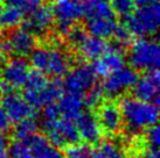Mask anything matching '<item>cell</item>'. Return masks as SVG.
Instances as JSON below:
<instances>
[{"label": "cell", "mask_w": 160, "mask_h": 158, "mask_svg": "<svg viewBox=\"0 0 160 158\" xmlns=\"http://www.w3.org/2000/svg\"><path fill=\"white\" fill-rule=\"evenodd\" d=\"M119 109L123 122L132 134L156 124L159 118V108L156 104L137 98H124L120 101Z\"/></svg>", "instance_id": "obj_1"}, {"label": "cell", "mask_w": 160, "mask_h": 158, "mask_svg": "<svg viewBox=\"0 0 160 158\" xmlns=\"http://www.w3.org/2000/svg\"><path fill=\"white\" fill-rule=\"evenodd\" d=\"M125 26L137 37H146L158 31L160 23V7L158 2L146 6H140L137 11H133L126 16Z\"/></svg>", "instance_id": "obj_2"}, {"label": "cell", "mask_w": 160, "mask_h": 158, "mask_svg": "<svg viewBox=\"0 0 160 158\" xmlns=\"http://www.w3.org/2000/svg\"><path fill=\"white\" fill-rule=\"evenodd\" d=\"M31 64L35 70L54 77H61L69 71L70 59L58 49L35 48L31 53Z\"/></svg>", "instance_id": "obj_3"}, {"label": "cell", "mask_w": 160, "mask_h": 158, "mask_svg": "<svg viewBox=\"0 0 160 158\" xmlns=\"http://www.w3.org/2000/svg\"><path fill=\"white\" fill-rule=\"evenodd\" d=\"M160 48L156 40L145 37L136 41L129 55V62L134 70L152 71L159 67Z\"/></svg>", "instance_id": "obj_4"}, {"label": "cell", "mask_w": 160, "mask_h": 158, "mask_svg": "<svg viewBox=\"0 0 160 158\" xmlns=\"http://www.w3.org/2000/svg\"><path fill=\"white\" fill-rule=\"evenodd\" d=\"M43 130L46 137L50 143L58 148H67L68 145L78 143L81 140L78 130L72 120L68 118H54V120H43Z\"/></svg>", "instance_id": "obj_5"}, {"label": "cell", "mask_w": 160, "mask_h": 158, "mask_svg": "<svg viewBox=\"0 0 160 158\" xmlns=\"http://www.w3.org/2000/svg\"><path fill=\"white\" fill-rule=\"evenodd\" d=\"M52 11L58 31L61 35H67L74 23L83 16V0H55Z\"/></svg>", "instance_id": "obj_6"}, {"label": "cell", "mask_w": 160, "mask_h": 158, "mask_svg": "<svg viewBox=\"0 0 160 158\" xmlns=\"http://www.w3.org/2000/svg\"><path fill=\"white\" fill-rule=\"evenodd\" d=\"M138 75L132 67L123 66L118 70L110 72L103 81L102 91L110 98H115L124 93L126 90L131 88L137 81Z\"/></svg>", "instance_id": "obj_7"}, {"label": "cell", "mask_w": 160, "mask_h": 158, "mask_svg": "<svg viewBox=\"0 0 160 158\" xmlns=\"http://www.w3.org/2000/svg\"><path fill=\"white\" fill-rule=\"evenodd\" d=\"M63 90H64L63 81L60 79V77H55L50 83L48 81V84L42 90L39 91L26 90L23 98L28 102V105L32 106L34 109H39L58 101V98L62 95Z\"/></svg>", "instance_id": "obj_8"}, {"label": "cell", "mask_w": 160, "mask_h": 158, "mask_svg": "<svg viewBox=\"0 0 160 158\" xmlns=\"http://www.w3.org/2000/svg\"><path fill=\"white\" fill-rule=\"evenodd\" d=\"M97 76L90 65H78L70 72H67V77L63 81L64 88L70 92L85 93L96 85Z\"/></svg>", "instance_id": "obj_9"}, {"label": "cell", "mask_w": 160, "mask_h": 158, "mask_svg": "<svg viewBox=\"0 0 160 158\" xmlns=\"http://www.w3.org/2000/svg\"><path fill=\"white\" fill-rule=\"evenodd\" d=\"M1 107L8 115L12 123H18L27 118H34L35 109L28 105L25 98L17 93L8 92L2 94L1 98Z\"/></svg>", "instance_id": "obj_10"}, {"label": "cell", "mask_w": 160, "mask_h": 158, "mask_svg": "<svg viewBox=\"0 0 160 158\" xmlns=\"http://www.w3.org/2000/svg\"><path fill=\"white\" fill-rule=\"evenodd\" d=\"M159 84H160V76L159 71L152 70L147 71V75H145L142 78H138L134 83L133 93L134 98L144 101H152L153 104L159 106Z\"/></svg>", "instance_id": "obj_11"}, {"label": "cell", "mask_w": 160, "mask_h": 158, "mask_svg": "<svg viewBox=\"0 0 160 158\" xmlns=\"http://www.w3.org/2000/svg\"><path fill=\"white\" fill-rule=\"evenodd\" d=\"M53 22L54 14L52 11V6L42 4L34 12H32L29 18L22 20L21 28L35 36L43 35L49 30Z\"/></svg>", "instance_id": "obj_12"}, {"label": "cell", "mask_w": 160, "mask_h": 158, "mask_svg": "<svg viewBox=\"0 0 160 158\" xmlns=\"http://www.w3.org/2000/svg\"><path fill=\"white\" fill-rule=\"evenodd\" d=\"M22 142L29 146L34 158H66L60 148L52 144L45 135L35 132Z\"/></svg>", "instance_id": "obj_13"}, {"label": "cell", "mask_w": 160, "mask_h": 158, "mask_svg": "<svg viewBox=\"0 0 160 158\" xmlns=\"http://www.w3.org/2000/svg\"><path fill=\"white\" fill-rule=\"evenodd\" d=\"M28 72H29L28 62L22 57L12 58L8 63H6L2 66V78L12 87L23 86Z\"/></svg>", "instance_id": "obj_14"}, {"label": "cell", "mask_w": 160, "mask_h": 158, "mask_svg": "<svg viewBox=\"0 0 160 158\" xmlns=\"http://www.w3.org/2000/svg\"><path fill=\"white\" fill-rule=\"evenodd\" d=\"M76 120V128L80 137L87 143H97L102 137V128L99 126L97 118L92 113H81Z\"/></svg>", "instance_id": "obj_15"}, {"label": "cell", "mask_w": 160, "mask_h": 158, "mask_svg": "<svg viewBox=\"0 0 160 158\" xmlns=\"http://www.w3.org/2000/svg\"><path fill=\"white\" fill-rule=\"evenodd\" d=\"M97 120L101 128L109 134L118 132L123 126V118L119 107L111 102L105 104L101 107Z\"/></svg>", "instance_id": "obj_16"}, {"label": "cell", "mask_w": 160, "mask_h": 158, "mask_svg": "<svg viewBox=\"0 0 160 158\" xmlns=\"http://www.w3.org/2000/svg\"><path fill=\"white\" fill-rule=\"evenodd\" d=\"M58 102L56 104L60 110V114L64 118L68 120H75L78 115L83 112L84 108V100L82 93H76L68 91L66 94H63L58 99Z\"/></svg>", "instance_id": "obj_17"}, {"label": "cell", "mask_w": 160, "mask_h": 158, "mask_svg": "<svg viewBox=\"0 0 160 158\" xmlns=\"http://www.w3.org/2000/svg\"><path fill=\"white\" fill-rule=\"evenodd\" d=\"M8 42L12 47V53L19 56H27L36 48V39L28 31L20 29H14L8 37Z\"/></svg>", "instance_id": "obj_18"}, {"label": "cell", "mask_w": 160, "mask_h": 158, "mask_svg": "<svg viewBox=\"0 0 160 158\" xmlns=\"http://www.w3.org/2000/svg\"><path fill=\"white\" fill-rule=\"evenodd\" d=\"M118 23L116 18H93L88 19L87 30L90 35L99 39H109L113 36Z\"/></svg>", "instance_id": "obj_19"}, {"label": "cell", "mask_w": 160, "mask_h": 158, "mask_svg": "<svg viewBox=\"0 0 160 158\" xmlns=\"http://www.w3.org/2000/svg\"><path fill=\"white\" fill-rule=\"evenodd\" d=\"M81 55L87 59L93 61L97 59L108 51V43L104 39H99L96 36H87L85 40L78 45Z\"/></svg>", "instance_id": "obj_20"}, {"label": "cell", "mask_w": 160, "mask_h": 158, "mask_svg": "<svg viewBox=\"0 0 160 158\" xmlns=\"http://www.w3.org/2000/svg\"><path fill=\"white\" fill-rule=\"evenodd\" d=\"M83 16L93 18H115L116 14L109 1L103 0H83Z\"/></svg>", "instance_id": "obj_21"}, {"label": "cell", "mask_w": 160, "mask_h": 158, "mask_svg": "<svg viewBox=\"0 0 160 158\" xmlns=\"http://www.w3.org/2000/svg\"><path fill=\"white\" fill-rule=\"evenodd\" d=\"M22 11L18 7L8 5L7 7L1 8L0 11V28L1 29H11L21 25L23 20Z\"/></svg>", "instance_id": "obj_22"}, {"label": "cell", "mask_w": 160, "mask_h": 158, "mask_svg": "<svg viewBox=\"0 0 160 158\" xmlns=\"http://www.w3.org/2000/svg\"><path fill=\"white\" fill-rule=\"evenodd\" d=\"M93 158H125L123 150L113 142L105 141L93 151Z\"/></svg>", "instance_id": "obj_23"}, {"label": "cell", "mask_w": 160, "mask_h": 158, "mask_svg": "<svg viewBox=\"0 0 160 158\" xmlns=\"http://www.w3.org/2000/svg\"><path fill=\"white\" fill-rule=\"evenodd\" d=\"M38 128L39 126L34 118H27L18 122L15 130H14V136L18 141H25L33 134H35L38 132Z\"/></svg>", "instance_id": "obj_24"}, {"label": "cell", "mask_w": 160, "mask_h": 158, "mask_svg": "<svg viewBox=\"0 0 160 158\" xmlns=\"http://www.w3.org/2000/svg\"><path fill=\"white\" fill-rule=\"evenodd\" d=\"M47 84H48V78L45 76V73L39 70H35L28 72V76H27L23 86L26 90L39 91V90H42L45 87Z\"/></svg>", "instance_id": "obj_25"}, {"label": "cell", "mask_w": 160, "mask_h": 158, "mask_svg": "<svg viewBox=\"0 0 160 158\" xmlns=\"http://www.w3.org/2000/svg\"><path fill=\"white\" fill-rule=\"evenodd\" d=\"M101 59L103 61V63L105 64L107 69L109 70V72H112L115 70H118L120 67H123L125 65V61L123 57V53L113 51L108 49V51L103 56H101Z\"/></svg>", "instance_id": "obj_26"}, {"label": "cell", "mask_w": 160, "mask_h": 158, "mask_svg": "<svg viewBox=\"0 0 160 158\" xmlns=\"http://www.w3.org/2000/svg\"><path fill=\"white\" fill-rule=\"evenodd\" d=\"M93 151L95 150L87 143L83 144H75L68 145L67 151L64 157L66 158H93Z\"/></svg>", "instance_id": "obj_27"}, {"label": "cell", "mask_w": 160, "mask_h": 158, "mask_svg": "<svg viewBox=\"0 0 160 158\" xmlns=\"http://www.w3.org/2000/svg\"><path fill=\"white\" fill-rule=\"evenodd\" d=\"M7 155L8 158H34L29 146L22 141L13 142L9 146Z\"/></svg>", "instance_id": "obj_28"}, {"label": "cell", "mask_w": 160, "mask_h": 158, "mask_svg": "<svg viewBox=\"0 0 160 158\" xmlns=\"http://www.w3.org/2000/svg\"><path fill=\"white\" fill-rule=\"evenodd\" d=\"M111 7L115 14L126 18L134 11V0H111Z\"/></svg>", "instance_id": "obj_29"}, {"label": "cell", "mask_w": 160, "mask_h": 158, "mask_svg": "<svg viewBox=\"0 0 160 158\" xmlns=\"http://www.w3.org/2000/svg\"><path fill=\"white\" fill-rule=\"evenodd\" d=\"M7 5L18 7L22 11L23 13L31 14L34 12L38 7H40L43 4V0H4Z\"/></svg>", "instance_id": "obj_30"}, {"label": "cell", "mask_w": 160, "mask_h": 158, "mask_svg": "<svg viewBox=\"0 0 160 158\" xmlns=\"http://www.w3.org/2000/svg\"><path fill=\"white\" fill-rule=\"evenodd\" d=\"M103 98V91L101 88H97L93 86L91 90L88 91V94L83 98L84 100V107L88 108H95L99 105V102Z\"/></svg>", "instance_id": "obj_31"}, {"label": "cell", "mask_w": 160, "mask_h": 158, "mask_svg": "<svg viewBox=\"0 0 160 158\" xmlns=\"http://www.w3.org/2000/svg\"><path fill=\"white\" fill-rule=\"evenodd\" d=\"M67 36L71 43L76 45V47H78L85 40V37L88 36V33L85 31V29L81 28V27H72L70 31L67 34Z\"/></svg>", "instance_id": "obj_32"}, {"label": "cell", "mask_w": 160, "mask_h": 158, "mask_svg": "<svg viewBox=\"0 0 160 158\" xmlns=\"http://www.w3.org/2000/svg\"><path fill=\"white\" fill-rule=\"evenodd\" d=\"M113 36H115L116 41H118L119 43L124 44V45L130 43V42H131V39H132V34L129 31V29L126 28V26H120V25L117 26L115 33H113Z\"/></svg>", "instance_id": "obj_33"}, {"label": "cell", "mask_w": 160, "mask_h": 158, "mask_svg": "<svg viewBox=\"0 0 160 158\" xmlns=\"http://www.w3.org/2000/svg\"><path fill=\"white\" fill-rule=\"evenodd\" d=\"M160 130L159 127L156 124H153L151 127H148V130H147V142L148 144L151 145V148H158L160 144Z\"/></svg>", "instance_id": "obj_34"}, {"label": "cell", "mask_w": 160, "mask_h": 158, "mask_svg": "<svg viewBox=\"0 0 160 158\" xmlns=\"http://www.w3.org/2000/svg\"><path fill=\"white\" fill-rule=\"evenodd\" d=\"M61 116L60 110H58V105L54 102L50 105L45 106V110H43V120H54Z\"/></svg>", "instance_id": "obj_35"}, {"label": "cell", "mask_w": 160, "mask_h": 158, "mask_svg": "<svg viewBox=\"0 0 160 158\" xmlns=\"http://www.w3.org/2000/svg\"><path fill=\"white\" fill-rule=\"evenodd\" d=\"M11 120H9L8 115L6 114L5 109L0 106V132L5 134L11 128Z\"/></svg>", "instance_id": "obj_36"}, {"label": "cell", "mask_w": 160, "mask_h": 158, "mask_svg": "<svg viewBox=\"0 0 160 158\" xmlns=\"http://www.w3.org/2000/svg\"><path fill=\"white\" fill-rule=\"evenodd\" d=\"M0 53H5V55H8V53H12V47H11V44H9L8 40L0 42Z\"/></svg>", "instance_id": "obj_37"}, {"label": "cell", "mask_w": 160, "mask_h": 158, "mask_svg": "<svg viewBox=\"0 0 160 158\" xmlns=\"http://www.w3.org/2000/svg\"><path fill=\"white\" fill-rule=\"evenodd\" d=\"M12 88L13 87H12L6 80H0V94L12 92Z\"/></svg>", "instance_id": "obj_38"}, {"label": "cell", "mask_w": 160, "mask_h": 158, "mask_svg": "<svg viewBox=\"0 0 160 158\" xmlns=\"http://www.w3.org/2000/svg\"><path fill=\"white\" fill-rule=\"evenodd\" d=\"M144 158H160L158 148H151V149L147 151V154L145 155Z\"/></svg>", "instance_id": "obj_39"}, {"label": "cell", "mask_w": 160, "mask_h": 158, "mask_svg": "<svg viewBox=\"0 0 160 158\" xmlns=\"http://www.w3.org/2000/svg\"><path fill=\"white\" fill-rule=\"evenodd\" d=\"M7 144H8V142H7L6 136L0 132V151H5L7 148Z\"/></svg>", "instance_id": "obj_40"}, {"label": "cell", "mask_w": 160, "mask_h": 158, "mask_svg": "<svg viewBox=\"0 0 160 158\" xmlns=\"http://www.w3.org/2000/svg\"><path fill=\"white\" fill-rule=\"evenodd\" d=\"M159 0H134V4L137 6H146V5H151V4H156Z\"/></svg>", "instance_id": "obj_41"}, {"label": "cell", "mask_w": 160, "mask_h": 158, "mask_svg": "<svg viewBox=\"0 0 160 158\" xmlns=\"http://www.w3.org/2000/svg\"><path fill=\"white\" fill-rule=\"evenodd\" d=\"M1 37H2V31H1V28H0V40H1Z\"/></svg>", "instance_id": "obj_42"}, {"label": "cell", "mask_w": 160, "mask_h": 158, "mask_svg": "<svg viewBox=\"0 0 160 158\" xmlns=\"http://www.w3.org/2000/svg\"><path fill=\"white\" fill-rule=\"evenodd\" d=\"M1 8H2V5H1V2H0V11H1Z\"/></svg>", "instance_id": "obj_43"}, {"label": "cell", "mask_w": 160, "mask_h": 158, "mask_svg": "<svg viewBox=\"0 0 160 158\" xmlns=\"http://www.w3.org/2000/svg\"><path fill=\"white\" fill-rule=\"evenodd\" d=\"M103 1H110V0H103Z\"/></svg>", "instance_id": "obj_44"}]
</instances>
